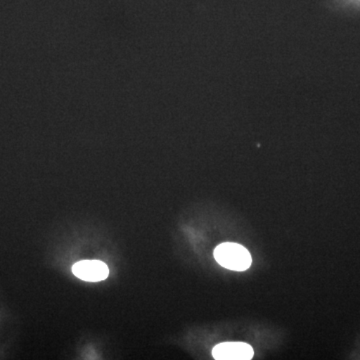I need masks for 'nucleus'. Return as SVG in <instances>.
Listing matches in <instances>:
<instances>
[{
  "label": "nucleus",
  "instance_id": "obj_1",
  "mask_svg": "<svg viewBox=\"0 0 360 360\" xmlns=\"http://www.w3.org/2000/svg\"><path fill=\"white\" fill-rule=\"evenodd\" d=\"M214 258L224 269L245 271L251 265V255L248 250L238 243H225L214 250Z\"/></svg>",
  "mask_w": 360,
  "mask_h": 360
},
{
  "label": "nucleus",
  "instance_id": "obj_2",
  "mask_svg": "<svg viewBox=\"0 0 360 360\" xmlns=\"http://www.w3.org/2000/svg\"><path fill=\"white\" fill-rule=\"evenodd\" d=\"M72 272L82 281L98 283L108 278L110 269L101 260H82L73 265Z\"/></svg>",
  "mask_w": 360,
  "mask_h": 360
},
{
  "label": "nucleus",
  "instance_id": "obj_3",
  "mask_svg": "<svg viewBox=\"0 0 360 360\" xmlns=\"http://www.w3.org/2000/svg\"><path fill=\"white\" fill-rule=\"evenodd\" d=\"M253 355V348L245 342H222L212 349V356L217 360H250Z\"/></svg>",
  "mask_w": 360,
  "mask_h": 360
}]
</instances>
